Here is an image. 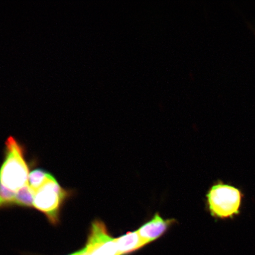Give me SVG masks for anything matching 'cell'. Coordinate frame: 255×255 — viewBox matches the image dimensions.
Wrapping results in <instances>:
<instances>
[{
    "label": "cell",
    "instance_id": "6da1fadb",
    "mask_svg": "<svg viewBox=\"0 0 255 255\" xmlns=\"http://www.w3.org/2000/svg\"><path fill=\"white\" fill-rule=\"evenodd\" d=\"M5 145V157L0 168V184L16 192L28 184L29 170L23 146L12 136L9 137Z\"/></svg>",
    "mask_w": 255,
    "mask_h": 255
},
{
    "label": "cell",
    "instance_id": "7a4b0ae2",
    "mask_svg": "<svg viewBox=\"0 0 255 255\" xmlns=\"http://www.w3.org/2000/svg\"><path fill=\"white\" fill-rule=\"evenodd\" d=\"M242 194L237 188L218 183L207 194V203L211 215L222 219L233 218L240 213Z\"/></svg>",
    "mask_w": 255,
    "mask_h": 255
},
{
    "label": "cell",
    "instance_id": "3957f363",
    "mask_svg": "<svg viewBox=\"0 0 255 255\" xmlns=\"http://www.w3.org/2000/svg\"><path fill=\"white\" fill-rule=\"evenodd\" d=\"M70 193L63 189L52 176L35 191L33 207L46 216L53 225L59 222L60 210Z\"/></svg>",
    "mask_w": 255,
    "mask_h": 255
},
{
    "label": "cell",
    "instance_id": "277c9868",
    "mask_svg": "<svg viewBox=\"0 0 255 255\" xmlns=\"http://www.w3.org/2000/svg\"><path fill=\"white\" fill-rule=\"evenodd\" d=\"M116 238L111 237L103 222L95 221L92 223L85 247L70 255H117Z\"/></svg>",
    "mask_w": 255,
    "mask_h": 255
},
{
    "label": "cell",
    "instance_id": "5b68a950",
    "mask_svg": "<svg viewBox=\"0 0 255 255\" xmlns=\"http://www.w3.org/2000/svg\"><path fill=\"white\" fill-rule=\"evenodd\" d=\"M173 222L171 220L165 221L158 213H156L151 221L141 226L137 232L148 245L160 238Z\"/></svg>",
    "mask_w": 255,
    "mask_h": 255
},
{
    "label": "cell",
    "instance_id": "8992f818",
    "mask_svg": "<svg viewBox=\"0 0 255 255\" xmlns=\"http://www.w3.org/2000/svg\"><path fill=\"white\" fill-rule=\"evenodd\" d=\"M117 255H127L138 251L146 245L138 232H129L119 238H116Z\"/></svg>",
    "mask_w": 255,
    "mask_h": 255
},
{
    "label": "cell",
    "instance_id": "52a82bcc",
    "mask_svg": "<svg viewBox=\"0 0 255 255\" xmlns=\"http://www.w3.org/2000/svg\"><path fill=\"white\" fill-rule=\"evenodd\" d=\"M35 191L27 184L16 191V206L30 208L33 207Z\"/></svg>",
    "mask_w": 255,
    "mask_h": 255
},
{
    "label": "cell",
    "instance_id": "ba28073f",
    "mask_svg": "<svg viewBox=\"0 0 255 255\" xmlns=\"http://www.w3.org/2000/svg\"><path fill=\"white\" fill-rule=\"evenodd\" d=\"M53 175L48 172L41 170V169H36L32 171L28 177V185L34 191L39 190L41 186H43Z\"/></svg>",
    "mask_w": 255,
    "mask_h": 255
},
{
    "label": "cell",
    "instance_id": "9c48e42d",
    "mask_svg": "<svg viewBox=\"0 0 255 255\" xmlns=\"http://www.w3.org/2000/svg\"><path fill=\"white\" fill-rule=\"evenodd\" d=\"M11 206H16V192L0 184V209Z\"/></svg>",
    "mask_w": 255,
    "mask_h": 255
}]
</instances>
